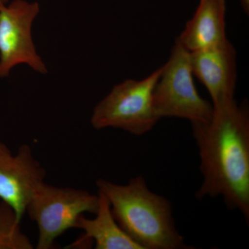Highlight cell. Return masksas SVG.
Listing matches in <instances>:
<instances>
[{
	"mask_svg": "<svg viewBox=\"0 0 249 249\" xmlns=\"http://www.w3.org/2000/svg\"><path fill=\"white\" fill-rule=\"evenodd\" d=\"M96 186L121 229L142 249H193L175 226L171 202L150 191L142 175L125 185L100 178Z\"/></svg>",
	"mask_w": 249,
	"mask_h": 249,
	"instance_id": "obj_2",
	"label": "cell"
},
{
	"mask_svg": "<svg viewBox=\"0 0 249 249\" xmlns=\"http://www.w3.org/2000/svg\"><path fill=\"white\" fill-rule=\"evenodd\" d=\"M190 60L193 76L209 91L213 106L235 99L237 53L230 41L190 52Z\"/></svg>",
	"mask_w": 249,
	"mask_h": 249,
	"instance_id": "obj_8",
	"label": "cell"
},
{
	"mask_svg": "<svg viewBox=\"0 0 249 249\" xmlns=\"http://www.w3.org/2000/svg\"><path fill=\"white\" fill-rule=\"evenodd\" d=\"M8 1H9V0H0V8L7 4Z\"/></svg>",
	"mask_w": 249,
	"mask_h": 249,
	"instance_id": "obj_13",
	"label": "cell"
},
{
	"mask_svg": "<svg viewBox=\"0 0 249 249\" xmlns=\"http://www.w3.org/2000/svg\"><path fill=\"white\" fill-rule=\"evenodd\" d=\"M20 222L14 210L0 201V249H34L21 230Z\"/></svg>",
	"mask_w": 249,
	"mask_h": 249,
	"instance_id": "obj_11",
	"label": "cell"
},
{
	"mask_svg": "<svg viewBox=\"0 0 249 249\" xmlns=\"http://www.w3.org/2000/svg\"><path fill=\"white\" fill-rule=\"evenodd\" d=\"M99 204L93 219L80 215L75 229L83 230V235L73 246L95 244L96 249H142L121 229L113 215L110 204L102 193L98 192Z\"/></svg>",
	"mask_w": 249,
	"mask_h": 249,
	"instance_id": "obj_10",
	"label": "cell"
},
{
	"mask_svg": "<svg viewBox=\"0 0 249 249\" xmlns=\"http://www.w3.org/2000/svg\"><path fill=\"white\" fill-rule=\"evenodd\" d=\"M99 196L84 190L60 188L44 181L28 204L26 213L38 229L36 248H53L55 241L70 229L86 213L97 212Z\"/></svg>",
	"mask_w": 249,
	"mask_h": 249,
	"instance_id": "obj_5",
	"label": "cell"
},
{
	"mask_svg": "<svg viewBox=\"0 0 249 249\" xmlns=\"http://www.w3.org/2000/svg\"><path fill=\"white\" fill-rule=\"evenodd\" d=\"M153 105L160 119L178 118L196 124L212 117L213 105L201 97L195 85L190 52L177 39L154 89Z\"/></svg>",
	"mask_w": 249,
	"mask_h": 249,
	"instance_id": "obj_4",
	"label": "cell"
},
{
	"mask_svg": "<svg viewBox=\"0 0 249 249\" xmlns=\"http://www.w3.org/2000/svg\"><path fill=\"white\" fill-rule=\"evenodd\" d=\"M45 177L29 145L23 144L14 155L0 140V201L14 210L19 220Z\"/></svg>",
	"mask_w": 249,
	"mask_h": 249,
	"instance_id": "obj_7",
	"label": "cell"
},
{
	"mask_svg": "<svg viewBox=\"0 0 249 249\" xmlns=\"http://www.w3.org/2000/svg\"><path fill=\"white\" fill-rule=\"evenodd\" d=\"M39 12L38 3L25 0H14L0 8V78L9 76L19 65H27L42 74L48 72L31 34Z\"/></svg>",
	"mask_w": 249,
	"mask_h": 249,
	"instance_id": "obj_6",
	"label": "cell"
},
{
	"mask_svg": "<svg viewBox=\"0 0 249 249\" xmlns=\"http://www.w3.org/2000/svg\"><path fill=\"white\" fill-rule=\"evenodd\" d=\"M212 117L192 124L203 182L198 199L222 196L229 209L249 219V111L235 99L213 106Z\"/></svg>",
	"mask_w": 249,
	"mask_h": 249,
	"instance_id": "obj_1",
	"label": "cell"
},
{
	"mask_svg": "<svg viewBox=\"0 0 249 249\" xmlns=\"http://www.w3.org/2000/svg\"><path fill=\"white\" fill-rule=\"evenodd\" d=\"M162 66L142 80L127 79L115 85L96 105L91 116L96 129H120L135 136L147 133L160 120L153 105V91Z\"/></svg>",
	"mask_w": 249,
	"mask_h": 249,
	"instance_id": "obj_3",
	"label": "cell"
},
{
	"mask_svg": "<svg viewBox=\"0 0 249 249\" xmlns=\"http://www.w3.org/2000/svg\"><path fill=\"white\" fill-rule=\"evenodd\" d=\"M225 0H200L194 16L177 40L189 52L227 42Z\"/></svg>",
	"mask_w": 249,
	"mask_h": 249,
	"instance_id": "obj_9",
	"label": "cell"
},
{
	"mask_svg": "<svg viewBox=\"0 0 249 249\" xmlns=\"http://www.w3.org/2000/svg\"><path fill=\"white\" fill-rule=\"evenodd\" d=\"M241 5L242 9L247 15L249 13V0H240Z\"/></svg>",
	"mask_w": 249,
	"mask_h": 249,
	"instance_id": "obj_12",
	"label": "cell"
}]
</instances>
